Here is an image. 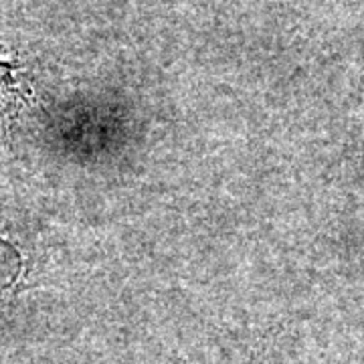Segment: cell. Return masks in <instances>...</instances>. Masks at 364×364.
Returning <instances> with one entry per match:
<instances>
[{"label": "cell", "mask_w": 364, "mask_h": 364, "mask_svg": "<svg viewBox=\"0 0 364 364\" xmlns=\"http://www.w3.org/2000/svg\"><path fill=\"white\" fill-rule=\"evenodd\" d=\"M11 71H13L11 67L0 63V122H2V117L6 116L9 107L13 105L14 81L11 77Z\"/></svg>", "instance_id": "cell-1"}]
</instances>
